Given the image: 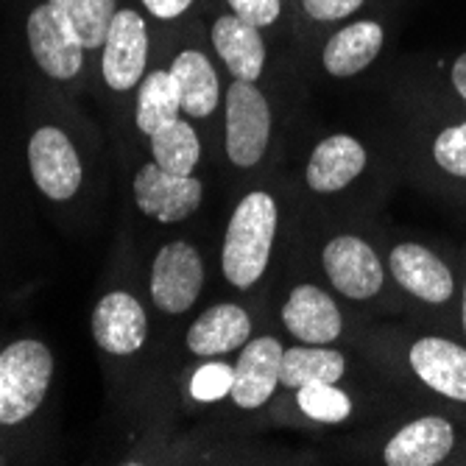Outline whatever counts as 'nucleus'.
Masks as SVG:
<instances>
[{"mask_svg":"<svg viewBox=\"0 0 466 466\" xmlns=\"http://www.w3.org/2000/svg\"><path fill=\"white\" fill-rule=\"evenodd\" d=\"M410 366L433 391L466 402V350L444 338H421L410 350Z\"/></svg>","mask_w":466,"mask_h":466,"instance_id":"obj_14","label":"nucleus"},{"mask_svg":"<svg viewBox=\"0 0 466 466\" xmlns=\"http://www.w3.org/2000/svg\"><path fill=\"white\" fill-rule=\"evenodd\" d=\"M28 165L36 187L54 201H67L81 185V162L65 132L42 126L28 143Z\"/></svg>","mask_w":466,"mask_h":466,"instance_id":"obj_6","label":"nucleus"},{"mask_svg":"<svg viewBox=\"0 0 466 466\" xmlns=\"http://www.w3.org/2000/svg\"><path fill=\"white\" fill-rule=\"evenodd\" d=\"M251 321L238 305H216L198 316L187 332V347L196 355H221L248 344Z\"/></svg>","mask_w":466,"mask_h":466,"instance_id":"obj_18","label":"nucleus"},{"mask_svg":"<svg viewBox=\"0 0 466 466\" xmlns=\"http://www.w3.org/2000/svg\"><path fill=\"white\" fill-rule=\"evenodd\" d=\"M235 369L227 363H207L201 366L190 380V394L198 402H216L227 394H232Z\"/></svg>","mask_w":466,"mask_h":466,"instance_id":"obj_26","label":"nucleus"},{"mask_svg":"<svg viewBox=\"0 0 466 466\" xmlns=\"http://www.w3.org/2000/svg\"><path fill=\"white\" fill-rule=\"evenodd\" d=\"M182 96L179 84L171 70H154L143 78L140 96H137V126L148 137L162 129L165 123L179 120Z\"/></svg>","mask_w":466,"mask_h":466,"instance_id":"obj_21","label":"nucleus"},{"mask_svg":"<svg viewBox=\"0 0 466 466\" xmlns=\"http://www.w3.org/2000/svg\"><path fill=\"white\" fill-rule=\"evenodd\" d=\"M171 73L179 84L182 109L190 117H207L218 106V76L198 51H185L174 59Z\"/></svg>","mask_w":466,"mask_h":466,"instance_id":"obj_20","label":"nucleus"},{"mask_svg":"<svg viewBox=\"0 0 466 466\" xmlns=\"http://www.w3.org/2000/svg\"><path fill=\"white\" fill-rule=\"evenodd\" d=\"M282 355H285V350L277 338H258V341H248L235 366V383H232L229 397L240 408L266 405L279 383Z\"/></svg>","mask_w":466,"mask_h":466,"instance_id":"obj_11","label":"nucleus"},{"mask_svg":"<svg viewBox=\"0 0 466 466\" xmlns=\"http://www.w3.org/2000/svg\"><path fill=\"white\" fill-rule=\"evenodd\" d=\"M135 201L146 216L162 224H177L198 209L201 182L193 177L167 174L157 162H151L135 177Z\"/></svg>","mask_w":466,"mask_h":466,"instance_id":"obj_8","label":"nucleus"},{"mask_svg":"<svg viewBox=\"0 0 466 466\" xmlns=\"http://www.w3.org/2000/svg\"><path fill=\"white\" fill-rule=\"evenodd\" d=\"M76 25L84 48H101L115 17V0H48Z\"/></svg>","mask_w":466,"mask_h":466,"instance_id":"obj_24","label":"nucleus"},{"mask_svg":"<svg viewBox=\"0 0 466 466\" xmlns=\"http://www.w3.org/2000/svg\"><path fill=\"white\" fill-rule=\"evenodd\" d=\"M363 167H366L363 146L347 135H335L316 146V151L308 162V185L316 193L344 190Z\"/></svg>","mask_w":466,"mask_h":466,"instance_id":"obj_17","label":"nucleus"},{"mask_svg":"<svg viewBox=\"0 0 466 466\" xmlns=\"http://www.w3.org/2000/svg\"><path fill=\"white\" fill-rule=\"evenodd\" d=\"M271 135V109L251 81H235L227 93V154L238 167L258 165Z\"/></svg>","mask_w":466,"mask_h":466,"instance_id":"obj_3","label":"nucleus"},{"mask_svg":"<svg viewBox=\"0 0 466 466\" xmlns=\"http://www.w3.org/2000/svg\"><path fill=\"white\" fill-rule=\"evenodd\" d=\"M299 408L316 421H344L352 413V400L338 391L335 383H308L296 394Z\"/></svg>","mask_w":466,"mask_h":466,"instance_id":"obj_25","label":"nucleus"},{"mask_svg":"<svg viewBox=\"0 0 466 466\" xmlns=\"http://www.w3.org/2000/svg\"><path fill=\"white\" fill-rule=\"evenodd\" d=\"M321 260L332 285L350 299H369L383 288V266H380L374 248L355 235L332 238Z\"/></svg>","mask_w":466,"mask_h":466,"instance_id":"obj_9","label":"nucleus"},{"mask_svg":"<svg viewBox=\"0 0 466 466\" xmlns=\"http://www.w3.org/2000/svg\"><path fill=\"white\" fill-rule=\"evenodd\" d=\"M146 54H148V34L143 17L132 9L115 12L104 39V59H101L104 78L109 87L117 93L132 90L143 78Z\"/></svg>","mask_w":466,"mask_h":466,"instance_id":"obj_7","label":"nucleus"},{"mask_svg":"<svg viewBox=\"0 0 466 466\" xmlns=\"http://www.w3.org/2000/svg\"><path fill=\"white\" fill-rule=\"evenodd\" d=\"M452 425L441 416H421L405 425L386 447L389 466H433L452 450Z\"/></svg>","mask_w":466,"mask_h":466,"instance_id":"obj_15","label":"nucleus"},{"mask_svg":"<svg viewBox=\"0 0 466 466\" xmlns=\"http://www.w3.org/2000/svg\"><path fill=\"white\" fill-rule=\"evenodd\" d=\"M235 15L251 25H271L279 17V0H229Z\"/></svg>","mask_w":466,"mask_h":466,"instance_id":"obj_28","label":"nucleus"},{"mask_svg":"<svg viewBox=\"0 0 466 466\" xmlns=\"http://www.w3.org/2000/svg\"><path fill=\"white\" fill-rule=\"evenodd\" d=\"M452 84H455V90L461 98H466V54L458 56L455 67H452Z\"/></svg>","mask_w":466,"mask_h":466,"instance_id":"obj_31","label":"nucleus"},{"mask_svg":"<svg viewBox=\"0 0 466 466\" xmlns=\"http://www.w3.org/2000/svg\"><path fill=\"white\" fill-rule=\"evenodd\" d=\"M394 279L419 299L441 305L452 296V274L436 254L419 243H402L389 258Z\"/></svg>","mask_w":466,"mask_h":466,"instance_id":"obj_12","label":"nucleus"},{"mask_svg":"<svg viewBox=\"0 0 466 466\" xmlns=\"http://www.w3.org/2000/svg\"><path fill=\"white\" fill-rule=\"evenodd\" d=\"M148 332L146 313L129 293H109L93 313V335L101 350L112 355H132L143 347Z\"/></svg>","mask_w":466,"mask_h":466,"instance_id":"obj_10","label":"nucleus"},{"mask_svg":"<svg viewBox=\"0 0 466 466\" xmlns=\"http://www.w3.org/2000/svg\"><path fill=\"white\" fill-rule=\"evenodd\" d=\"M28 46L34 62L46 70L51 78L67 81L81 70L84 42L70 23L54 4H42L28 17Z\"/></svg>","mask_w":466,"mask_h":466,"instance_id":"obj_4","label":"nucleus"},{"mask_svg":"<svg viewBox=\"0 0 466 466\" xmlns=\"http://www.w3.org/2000/svg\"><path fill=\"white\" fill-rule=\"evenodd\" d=\"M302 6L313 20H341L355 15L363 6V0H302Z\"/></svg>","mask_w":466,"mask_h":466,"instance_id":"obj_29","label":"nucleus"},{"mask_svg":"<svg viewBox=\"0 0 466 466\" xmlns=\"http://www.w3.org/2000/svg\"><path fill=\"white\" fill-rule=\"evenodd\" d=\"M277 235V204L268 193H248L229 221L224 240V274L238 288H251L268 266Z\"/></svg>","mask_w":466,"mask_h":466,"instance_id":"obj_1","label":"nucleus"},{"mask_svg":"<svg viewBox=\"0 0 466 466\" xmlns=\"http://www.w3.org/2000/svg\"><path fill=\"white\" fill-rule=\"evenodd\" d=\"M380 48H383V28L371 20L352 23L327 42L324 67L341 78L355 76L377 59Z\"/></svg>","mask_w":466,"mask_h":466,"instance_id":"obj_19","label":"nucleus"},{"mask_svg":"<svg viewBox=\"0 0 466 466\" xmlns=\"http://www.w3.org/2000/svg\"><path fill=\"white\" fill-rule=\"evenodd\" d=\"M433 157L447 174L466 179V123L450 126V129H444L436 137Z\"/></svg>","mask_w":466,"mask_h":466,"instance_id":"obj_27","label":"nucleus"},{"mask_svg":"<svg viewBox=\"0 0 466 466\" xmlns=\"http://www.w3.org/2000/svg\"><path fill=\"white\" fill-rule=\"evenodd\" d=\"M213 46L227 62L229 73L240 81H258L266 65V46L258 25L238 15L218 17L213 25Z\"/></svg>","mask_w":466,"mask_h":466,"instance_id":"obj_16","label":"nucleus"},{"mask_svg":"<svg viewBox=\"0 0 466 466\" xmlns=\"http://www.w3.org/2000/svg\"><path fill=\"white\" fill-rule=\"evenodd\" d=\"M344 374V355L335 350L290 347L282 355L279 383L285 389H302L308 383H335Z\"/></svg>","mask_w":466,"mask_h":466,"instance_id":"obj_22","label":"nucleus"},{"mask_svg":"<svg viewBox=\"0 0 466 466\" xmlns=\"http://www.w3.org/2000/svg\"><path fill=\"white\" fill-rule=\"evenodd\" d=\"M154 162L167 174L193 177V167L201 157V143L193 132V126L185 120H171L151 135Z\"/></svg>","mask_w":466,"mask_h":466,"instance_id":"obj_23","label":"nucleus"},{"mask_svg":"<svg viewBox=\"0 0 466 466\" xmlns=\"http://www.w3.org/2000/svg\"><path fill=\"white\" fill-rule=\"evenodd\" d=\"M463 329H466V290H463Z\"/></svg>","mask_w":466,"mask_h":466,"instance_id":"obj_32","label":"nucleus"},{"mask_svg":"<svg viewBox=\"0 0 466 466\" xmlns=\"http://www.w3.org/2000/svg\"><path fill=\"white\" fill-rule=\"evenodd\" d=\"M146 9L154 15V17H162V20H171V17H179L193 0H143Z\"/></svg>","mask_w":466,"mask_h":466,"instance_id":"obj_30","label":"nucleus"},{"mask_svg":"<svg viewBox=\"0 0 466 466\" xmlns=\"http://www.w3.org/2000/svg\"><path fill=\"white\" fill-rule=\"evenodd\" d=\"M204 282V268L198 251L190 243H167L159 248L151 268V296L154 305L165 313H185L198 299Z\"/></svg>","mask_w":466,"mask_h":466,"instance_id":"obj_5","label":"nucleus"},{"mask_svg":"<svg viewBox=\"0 0 466 466\" xmlns=\"http://www.w3.org/2000/svg\"><path fill=\"white\" fill-rule=\"evenodd\" d=\"M54 358L46 344L17 341L0 352V425H20L46 400Z\"/></svg>","mask_w":466,"mask_h":466,"instance_id":"obj_2","label":"nucleus"},{"mask_svg":"<svg viewBox=\"0 0 466 466\" xmlns=\"http://www.w3.org/2000/svg\"><path fill=\"white\" fill-rule=\"evenodd\" d=\"M282 321L302 344H332L341 335V313L316 285L293 288L282 308Z\"/></svg>","mask_w":466,"mask_h":466,"instance_id":"obj_13","label":"nucleus"}]
</instances>
